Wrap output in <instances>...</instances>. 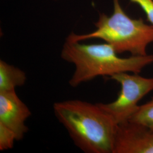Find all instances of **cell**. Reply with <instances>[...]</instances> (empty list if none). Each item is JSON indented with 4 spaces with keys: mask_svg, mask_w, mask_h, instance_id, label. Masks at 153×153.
<instances>
[{
    "mask_svg": "<svg viewBox=\"0 0 153 153\" xmlns=\"http://www.w3.org/2000/svg\"><path fill=\"white\" fill-rule=\"evenodd\" d=\"M56 117L86 153H114L117 125L98 104L67 100L53 105Z\"/></svg>",
    "mask_w": 153,
    "mask_h": 153,
    "instance_id": "obj_1",
    "label": "cell"
},
{
    "mask_svg": "<svg viewBox=\"0 0 153 153\" xmlns=\"http://www.w3.org/2000/svg\"><path fill=\"white\" fill-rule=\"evenodd\" d=\"M110 44H81L66 39L61 58L75 66L69 83L76 88L99 76H110L120 73L139 74L153 62V55L120 57Z\"/></svg>",
    "mask_w": 153,
    "mask_h": 153,
    "instance_id": "obj_2",
    "label": "cell"
},
{
    "mask_svg": "<svg viewBox=\"0 0 153 153\" xmlns=\"http://www.w3.org/2000/svg\"><path fill=\"white\" fill-rule=\"evenodd\" d=\"M97 30L92 33L77 35L71 33L67 40L81 42L100 39L110 44L117 53L129 52L131 56L148 55L146 48L153 43V26L142 18L132 19L124 11L119 0H114V12L111 16L100 14L95 23Z\"/></svg>",
    "mask_w": 153,
    "mask_h": 153,
    "instance_id": "obj_3",
    "label": "cell"
},
{
    "mask_svg": "<svg viewBox=\"0 0 153 153\" xmlns=\"http://www.w3.org/2000/svg\"><path fill=\"white\" fill-rule=\"evenodd\" d=\"M110 78L121 85L118 97L111 103L98 104L119 126L129 121L138 109L140 100L153 91V78L124 72L114 74Z\"/></svg>",
    "mask_w": 153,
    "mask_h": 153,
    "instance_id": "obj_4",
    "label": "cell"
},
{
    "mask_svg": "<svg viewBox=\"0 0 153 153\" xmlns=\"http://www.w3.org/2000/svg\"><path fill=\"white\" fill-rule=\"evenodd\" d=\"M31 115L30 110L16 90L0 91V124L15 133L16 141L21 140L28 131L26 121Z\"/></svg>",
    "mask_w": 153,
    "mask_h": 153,
    "instance_id": "obj_5",
    "label": "cell"
},
{
    "mask_svg": "<svg viewBox=\"0 0 153 153\" xmlns=\"http://www.w3.org/2000/svg\"><path fill=\"white\" fill-rule=\"evenodd\" d=\"M114 153H153V131L128 121L117 126Z\"/></svg>",
    "mask_w": 153,
    "mask_h": 153,
    "instance_id": "obj_6",
    "label": "cell"
},
{
    "mask_svg": "<svg viewBox=\"0 0 153 153\" xmlns=\"http://www.w3.org/2000/svg\"><path fill=\"white\" fill-rule=\"evenodd\" d=\"M26 80V74L22 69L0 60V91L16 90L24 85Z\"/></svg>",
    "mask_w": 153,
    "mask_h": 153,
    "instance_id": "obj_7",
    "label": "cell"
},
{
    "mask_svg": "<svg viewBox=\"0 0 153 153\" xmlns=\"http://www.w3.org/2000/svg\"><path fill=\"white\" fill-rule=\"evenodd\" d=\"M128 122L144 126L153 131V98L147 103L140 105Z\"/></svg>",
    "mask_w": 153,
    "mask_h": 153,
    "instance_id": "obj_8",
    "label": "cell"
},
{
    "mask_svg": "<svg viewBox=\"0 0 153 153\" xmlns=\"http://www.w3.org/2000/svg\"><path fill=\"white\" fill-rule=\"evenodd\" d=\"M16 141L15 133L2 124H0V150L10 149Z\"/></svg>",
    "mask_w": 153,
    "mask_h": 153,
    "instance_id": "obj_9",
    "label": "cell"
},
{
    "mask_svg": "<svg viewBox=\"0 0 153 153\" xmlns=\"http://www.w3.org/2000/svg\"><path fill=\"white\" fill-rule=\"evenodd\" d=\"M137 4L145 12L148 21L153 26V0H130Z\"/></svg>",
    "mask_w": 153,
    "mask_h": 153,
    "instance_id": "obj_10",
    "label": "cell"
}]
</instances>
